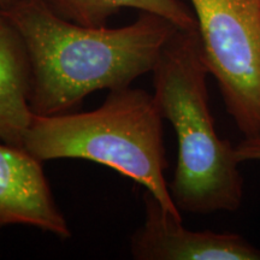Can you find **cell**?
Masks as SVG:
<instances>
[{
	"mask_svg": "<svg viewBox=\"0 0 260 260\" xmlns=\"http://www.w3.org/2000/svg\"><path fill=\"white\" fill-rule=\"evenodd\" d=\"M2 10L27 47L29 105L37 116L74 112L90 93L130 87L152 73L178 29L149 12L125 27H84L60 17L46 0H11Z\"/></svg>",
	"mask_w": 260,
	"mask_h": 260,
	"instance_id": "obj_1",
	"label": "cell"
},
{
	"mask_svg": "<svg viewBox=\"0 0 260 260\" xmlns=\"http://www.w3.org/2000/svg\"><path fill=\"white\" fill-rule=\"evenodd\" d=\"M152 74L155 103L177 136V164L169 184L177 209L197 214L239 210L241 161L235 146L216 132L206 83L210 70L198 29H177Z\"/></svg>",
	"mask_w": 260,
	"mask_h": 260,
	"instance_id": "obj_2",
	"label": "cell"
},
{
	"mask_svg": "<svg viewBox=\"0 0 260 260\" xmlns=\"http://www.w3.org/2000/svg\"><path fill=\"white\" fill-rule=\"evenodd\" d=\"M162 121L153 94L126 87L110 90L93 111L34 115L23 148L41 161L84 159L106 165L141 184L169 213L182 219L164 176Z\"/></svg>",
	"mask_w": 260,
	"mask_h": 260,
	"instance_id": "obj_3",
	"label": "cell"
},
{
	"mask_svg": "<svg viewBox=\"0 0 260 260\" xmlns=\"http://www.w3.org/2000/svg\"><path fill=\"white\" fill-rule=\"evenodd\" d=\"M203 53L243 136L260 133V0H190Z\"/></svg>",
	"mask_w": 260,
	"mask_h": 260,
	"instance_id": "obj_4",
	"label": "cell"
},
{
	"mask_svg": "<svg viewBox=\"0 0 260 260\" xmlns=\"http://www.w3.org/2000/svg\"><path fill=\"white\" fill-rule=\"evenodd\" d=\"M145 223L130 237L136 260H260V249L234 233L194 232L144 193Z\"/></svg>",
	"mask_w": 260,
	"mask_h": 260,
	"instance_id": "obj_5",
	"label": "cell"
},
{
	"mask_svg": "<svg viewBox=\"0 0 260 260\" xmlns=\"http://www.w3.org/2000/svg\"><path fill=\"white\" fill-rule=\"evenodd\" d=\"M42 162L24 148L0 145V229L22 224L69 239V225L54 200Z\"/></svg>",
	"mask_w": 260,
	"mask_h": 260,
	"instance_id": "obj_6",
	"label": "cell"
},
{
	"mask_svg": "<svg viewBox=\"0 0 260 260\" xmlns=\"http://www.w3.org/2000/svg\"><path fill=\"white\" fill-rule=\"evenodd\" d=\"M30 61L19 31L0 8V140L23 148L34 113L29 105Z\"/></svg>",
	"mask_w": 260,
	"mask_h": 260,
	"instance_id": "obj_7",
	"label": "cell"
},
{
	"mask_svg": "<svg viewBox=\"0 0 260 260\" xmlns=\"http://www.w3.org/2000/svg\"><path fill=\"white\" fill-rule=\"evenodd\" d=\"M51 9L68 21L84 27H105L121 9H138L168 19L178 29H198L195 15L180 0H46Z\"/></svg>",
	"mask_w": 260,
	"mask_h": 260,
	"instance_id": "obj_8",
	"label": "cell"
},
{
	"mask_svg": "<svg viewBox=\"0 0 260 260\" xmlns=\"http://www.w3.org/2000/svg\"><path fill=\"white\" fill-rule=\"evenodd\" d=\"M240 161H260V133L252 136H243V140L235 146Z\"/></svg>",
	"mask_w": 260,
	"mask_h": 260,
	"instance_id": "obj_9",
	"label": "cell"
},
{
	"mask_svg": "<svg viewBox=\"0 0 260 260\" xmlns=\"http://www.w3.org/2000/svg\"><path fill=\"white\" fill-rule=\"evenodd\" d=\"M10 3H11V0H0V8H5V6H8Z\"/></svg>",
	"mask_w": 260,
	"mask_h": 260,
	"instance_id": "obj_10",
	"label": "cell"
}]
</instances>
